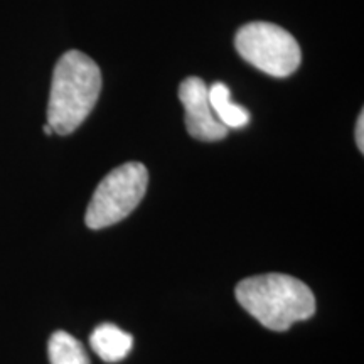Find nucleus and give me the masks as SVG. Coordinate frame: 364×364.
Listing matches in <instances>:
<instances>
[{
    "mask_svg": "<svg viewBox=\"0 0 364 364\" xmlns=\"http://www.w3.org/2000/svg\"><path fill=\"white\" fill-rule=\"evenodd\" d=\"M236 51L250 65L273 78H287L300 66V46L280 26L252 22L243 26L235 38Z\"/></svg>",
    "mask_w": 364,
    "mask_h": 364,
    "instance_id": "nucleus-4",
    "label": "nucleus"
},
{
    "mask_svg": "<svg viewBox=\"0 0 364 364\" xmlns=\"http://www.w3.org/2000/svg\"><path fill=\"white\" fill-rule=\"evenodd\" d=\"M102 91V71L81 51H68L56 63L48 103V125L70 135L86 120Z\"/></svg>",
    "mask_w": 364,
    "mask_h": 364,
    "instance_id": "nucleus-1",
    "label": "nucleus"
},
{
    "mask_svg": "<svg viewBox=\"0 0 364 364\" xmlns=\"http://www.w3.org/2000/svg\"><path fill=\"white\" fill-rule=\"evenodd\" d=\"M356 144L361 152H364V113H359L358 125H356Z\"/></svg>",
    "mask_w": 364,
    "mask_h": 364,
    "instance_id": "nucleus-9",
    "label": "nucleus"
},
{
    "mask_svg": "<svg viewBox=\"0 0 364 364\" xmlns=\"http://www.w3.org/2000/svg\"><path fill=\"white\" fill-rule=\"evenodd\" d=\"M179 100L186 110V129L189 135L203 142H216L228 135V129L220 124L211 103L208 85L201 78H186L179 86Z\"/></svg>",
    "mask_w": 364,
    "mask_h": 364,
    "instance_id": "nucleus-5",
    "label": "nucleus"
},
{
    "mask_svg": "<svg viewBox=\"0 0 364 364\" xmlns=\"http://www.w3.org/2000/svg\"><path fill=\"white\" fill-rule=\"evenodd\" d=\"M91 349L103 359L105 363H118L129 356L134 338L129 332L122 331L115 324H100L90 336Z\"/></svg>",
    "mask_w": 364,
    "mask_h": 364,
    "instance_id": "nucleus-6",
    "label": "nucleus"
},
{
    "mask_svg": "<svg viewBox=\"0 0 364 364\" xmlns=\"http://www.w3.org/2000/svg\"><path fill=\"white\" fill-rule=\"evenodd\" d=\"M235 294L240 306L272 331H287L294 322L307 321L316 312L312 290L304 282L284 273L241 280Z\"/></svg>",
    "mask_w": 364,
    "mask_h": 364,
    "instance_id": "nucleus-2",
    "label": "nucleus"
},
{
    "mask_svg": "<svg viewBox=\"0 0 364 364\" xmlns=\"http://www.w3.org/2000/svg\"><path fill=\"white\" fill-rule=\"evenodd\" d=\"M44 134H46V135H53V134H54L53 129H51V127H49L48 124L44 125Z\"/></svg>",
    "mask_w": 364,
    "mask_h": 364,
    "instance_id": "nucleus-10",
    "label": "nucleus"
},
{
    "mask_svg": "<svg viewBox=\"0 0 364 364\" xmlns=\"http://www.w3.org/2000/svg\"><path fill=\"white\" fill-rule=\"evenodd\" d=\"M149 184L147 167L125 162L100 182L85 215L86 226L102 230L125 220L144 199Z\"/></svg>",
    "mask_w": 364,
    "mask_h": 364,
    "instance_id": "nucleus-3",
    "label": "nucleus"
},
{
    "mask_svg": "<svg viewBox=\"0 0 364 364\" xmlns=\"http://www.w3.org/2000/svg\"><path fill=\"white\" fill-rule=\"evenodd\" d=\"M48 354L51 364H90L83 344L65 331H58L51 336Z\"/></svg>",
    "mask_w": 364,
    "mask_h": 364,
    "instance_id": "nucleus-8",
    "label": "nucleus"
},
{
    "mask_svg": "<svg viewBox=\"0 0 364 364\" xmlns=\"http://www.w3.org/2000/svg\"><path fill=\"white\" fill-rule=\"evenodd\" d=\"M209 103L220 124L230 129H243L250 124V112L241 105L231 102V91L225 83H215L208 88Z\"/></svg>",
    "mask_w": 364,
    "mask_h": 364,
    "instance_id": "nucleus-7",
    "label": "nucleus"
}]
</instances>
